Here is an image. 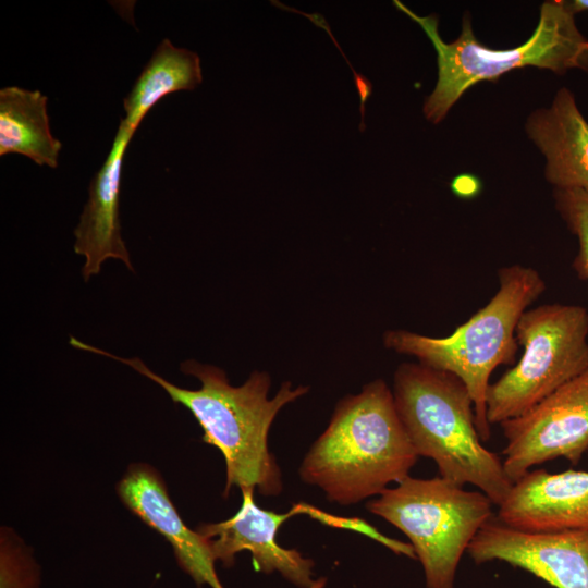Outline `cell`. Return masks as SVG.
<instances>
[{"mask_svg": "<svg viewBox=\"0 0 588 588\" xmlns=\"http://www.w3.org/2000/svg\"><path fill=\"white\" fill-rule=\"evenodd\" d=\"M70 344L77 350L99 354L130 366L160 385L171 400L186 407L204 431L203 441L220 450L225 461L226 483L223 495L233 487L252 489L264 497L279 495L283 483L280 467L268 448V434L278 413L308 392V387L281 384L268 397L271 380L267 372L254 371L240 387L229 383L225 372L212 365L185 360L180 369L197 378L201 387L189 390L160 377L138 357L123 358L87 345L74 336Z\"/></svg>", "mask_w": 588, "mask_h": 588, "instance_id": "6da1fadb", "label": "cell"}, {"mask_svg": "<svg viewBox=\"0 0 588 588\" xmlns=\"http://www.w3.org/2000/svg\"><path fill=\"white\" fill-rule=\"evenodd\" d=\"M382 379L342 399L299 466L301 479L340 505L380 495L409 476L418 460Z\"/></svg>", "mask_w": 588, "mask_h": 588, "instance_id": "7a4b0ae2", "label": "cell"}, {"mask_svg": "<svg viewBox=\"0 0 588 588\" xmlns=\"http://www.w3.org/2000/svg\"><path fill=\"white\" fill-rule=\"evenodd\" d=\"M392 392L417 454L433 460L442 478L462 487L470 483L499 506L513 482L500 456L482 445L463 381L448 371L404 363L395 370Z\"/></svg>", "mask_w": 588, "mask_h": 588, "instance_id": "3957f363", "label": "cell"}, {"mask_svg": "<svg viewBox=\"0 0 588 588\" xmlns=\"http://www.w3.org/2000/svg\"><path fill=\"white\" fill-rule=\"evenodd\" d=\"M498 278L499 290L492 298L446 336H428L403 329L383 334L387 348L413 356L419 364L451 372L463 381L474 402L482 442L491 436L486 406L490 377L499 366L515 363L519 347L515 333L518 320L547 287L532 267H501Z\"/></svg>", "mask_w": 588, "mask_h": 588, "instance_id": "277c9868", "label": "cell"}, {"mask_svg": "<svg viewBox=\"0 0 588 588\" xmlns=\"http://www.w3.org/2000/svg\"><path fill=\"white\" fill-rule=\"evenodd\" d=\"M393 4L422 28L436 50L438 81L422 108L426 119L434 124L470 87L482 81H497L512 70L536 66L556 74L571 69L588 72V39L576 26L568 1H544L532 35L510 49H492L479 42L468 14L463 17L460 36L445 42L439 34L436 14L419 16L399 0Z\"/></svg>", "mask_w": 588, "mask_h": 588, "instance_id": "5b68a950", "label": "cell"}, {"mask_svg": "<svg viewBox=\"0 0 588 588\" xmlns=\"http://www.w3.org/2000/svg\"><path fill=\"white\" fill-rule=\"evenodd\" d=\"M493 502L445 478L406 477L368 502L367 510L399 528L422 565L427 588H454L458 563Z\"/></svg>", "mask_w": 588, "mask_h": 588, "instance_id": "8992f818", "label": "cell"}, {"mask_svg": "<svg viewBox=\"0 0 588 588\" xmlns=\"http://www.w3.org/2000/svg\"><path fill=\"white\" fill-rule=\"evenodd\" d=\"M515 333L523 354L488 389L490 425L520 416L588 370L587 308L561 303L528 308Z\"/></svg>", "mask_w": 588, "mask_h": 588, "instance_id": "52a82bcc", "label": "cell"}, {"mask_svg": "<svg viewBox=\"0 0 588 588\" xmlns=\"http://www.w3.org/2000/svg\"><path fill=\"white\" fill-rule=\"evenodd\" d=\"M500 426L506 440L503 467L513 483L559 457L577 465L588 450V370Z\"/></svg>", "mask_w": 588, "mask_h": 588, "instance_id": "ba28073f", "label": "cell"}, {"mask_svg": "<svg viewBox=\"0 0 588 588\" xmlns=\"http://www.w3.org/2000/svg\"><path fill=\"white\" fill-rule=\"evenodd\" d=\"M466 552L476 564L503 561L555 588H588V529L527 532L493 516Z\"/></svg>", "mask_w": 588, "mask_h": 588, "instance_id": "9c48e42d", "label": "cell"}, {"mask_svg": "<svg viewBox=\"0 0 588 588\" xmlns=\"http://www.w3.org/2000/svg\"><path fill=\"white\" fill-rule=\"evenodd\" d=\"M241 491L242 504L234 516L201 524L196 529L207 541L213 560L231 567L236 553L249 551L256 571L265 574L277 571L299 588H313L316 585L311 579L313 560L277 542L280 526L299 513L298 505L286 513H277L259 507L254 501V490Z\"/></svg>", "mask_w": 588, "mask_h": 588, "instance_id": "30bf717a", "label": "cell"}, {"mask_svg": "<svg viewBox=\"0 0 588 588\" xmlns=\"http://www.w3.org/2000/svg\"><path fill=\"white\" fill-rule=\"evenodd\" d=\"M498 507L495 517L522 531L588 529V471L529 470Z\"/></svg>", "mask_w": 588, "mask_h": 588, "instance_id": "8fae6325", "label": "cell"}, {"mask_svg": "<svg viewBox=\"0 0 588 588\" xmlns=\"http://www.w3.org/2000/svg\"><path fill=\"white\" fill-rule=\"evenodd\" d=\"M123 504L172 547L179 566L198 585L223 588L205 538L188 528L171 501L160 474L145 463H133L117 485Z\"/></svg>", "mask_w": 588, "mask_h": 588, "instance_id": "7c38bea8", "label": "cell"}, {"mask_svg": "<svg viewBox=\"0 0 588 588\" xmlns=\"http://www.w3.org/2000/svg\"><path fill=\"white\" fill-rule=\"evenodd\" d=\"M135 132L120 120L110 152L90 182L88 200L74 230V252L85 257V281L98 274L109 258L122 260L134 271L121 236L119 200L123 157Z\"/></svg>", "mask_w": 588, "mask_h": 588, "instance_id": "4fadbf2b", "label": "cell"}, {"mask_svg": "<svg viewBox=\"0 0 588 588\" xmlns=\"http://www.w3.org/2000/svg\"><path fill=\"white\" fill-rule=\"evenodd\" d=\"M526 132L544 156V175L554 188L588 192V122L568 88L529 115Z\"/></svg>", "mask_w": 588, "mask_h": 588, "instance_id": "5bb4252c", "label": "cell"}, {"mask_svg": "<svg viewBox=\"0 0 588 588\" xmlns=\"http://www.w3.org/2000/svg\"><path fill=\"white\" fill-rule=\"evenodd\" d=\"M47 101L39 90L0 89V156L20 154L38 166L58 167L62 144L50 131Z\"/></svg>", "mask_w": 588, "mask_h": 588, "instance_id": "9a60e30c", "label": "cell"}, {"mask_svg": "<svg viewBox=\"0 0 588 588\" xmlns=\"http://www.w3.org/2000/svg\"><path fill=\"white\" fill-rule=\"evenodd\" d=\"M203 81L198 54L175 47L164 38L155 49L150 60L124 98L123 119L137 130L147 112L161 98L180 90H193Z\"/></svg>", "mask_w": 588, "mask_h": 588, "instance_id": "2e32d148", "label": "cell"}, {"mask_svg": "<svg viewBox=\"0 0 588 588\" xmlns=\"http://www.w3.org/2000/svg\"><path fill=\"white\" fill-rule=\"evenodd\" d=\"M40 566L32 550L7 528L0 540V588H40Z\"/></svg>", "mask_w": 588, "mask_h": 588, "instance_id": "e0dca14e", "label": "cell"}, {"mask_svg": "<svg viewBox=\"0 0 588 588\" xmlns=\"http://www.w3.org/2000/svg\"><path fill=\"white\" fill-rule=\"evenodd\" d=\"M553 198L556 211L578 241V253L572 267L588 285V192L554 188Z\"/></svg>", "mask_w": 588, "mask_h": 588, "instance_id": "ac0fdd59", "label": "cell"}, {"mask_svg": "<svg viewBox=\"0 0 588 588\" xmlns=\"http://www.w3.org/2000/svg\"><path fill=\"white\" fill-rule=\"evenodd\" d=\"M271 3H273L274 5H277L278 8H281L283 10H289V11L296 12V13H299V14L306 16L316 26L321 27L322 29H324L330 35L332 41L338 47L339 51L342 53V56L346 60L348 66L351 68V70L354 73L355 85H356L357 93H358V96H359V99H360V108L359 109H360L362 122H360V125H359L360 126L359 130L364 131L365 130V123H364L365 103H366L367 99L369 98V96L371 95L372 86H371L370 82L364 75L356 73L354 68L351 65V63L348 62V60L345 57V53L342 51V49L340 48L339 44L336 42L334 36L331 34V29H330L326 19L322 15L318 14V13L308 14V13H305V12H301V11H298L296 9L289 8V7L282 4L279 1H271Z\"/></svg>", "mask_w": 588, "mask_h": 588, "instance_id": "d6986e66", "label": "cell"}, {"mask_svg": "<svg viewBox=\"0 0 588 588\" xmlns=\"http://www.w3.org/2000/svg\"><path fill=\"white\" fill-rule=\"evenodd\" d=\"M480 187V181L470 174L458 175L451 183L454 194L463 198L475 197L479 193Z\"/></svg>", "mask_w": 588, "mask_h": 588, "instance_id": "ffe728a7", "label": "cell"}, {"mask_svg": "<svg viewBox=\"0 0 588 588\" xmlns=\"http://www.w3.org/2000/svg\"><path fill=\"white\" fill-rule=\"evenodd\" d=\"M568 5L575 14L583 11H588V0L568 1Z\"/></svg>", "mask_w": 588, "mask_h": 588, "instance_id": "44dd1931", "label": "cell"}]
</instances>
